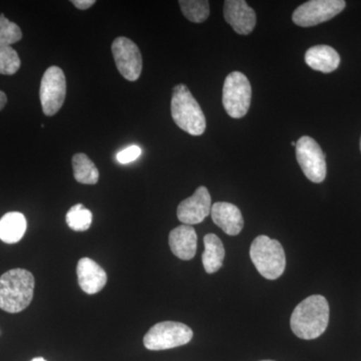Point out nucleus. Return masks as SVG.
<instances>
[{"instance_id": "10", "label": "nucleus", "mask_w": 361, "mask_h": 361, "mask_svg": "<svg viewBox=\"0 0 361 361\" xmlns=\"http://www.w3.org/2000/svg\"><path fill=\"white\" fill-rule=\"evenodd\" d=\"M111 52L118 73L130 82L139 80L142 70V58L137 45L128 37H118L111 44Z\"/></svg>"}, {"instance_id": "13", "label": "nucleus", "mask_w": 361, "mask_h": 361, "mask_svg": "<svg viewBox=\"0 0 361 361\" xmlns=\"http://www.w3.org/2000/svg\"><path fill=\"white\" fill-rule=\"evenodd\" d=\"M78 281L82 290L96 294L103 290L108 281L106 271L90 258H82L78 263Z\"/></svg>"}, {"instance_id": "19", "label": "nucleus", "mask_w": 361, "mask_h": 361, "mask_svg": "<svg viewBox=\"0 0 361 361\" xmlns=\"http://www.w3.org/2000/svg\"><path fill=\"white\" fill-rule=\"evenodd\" d=\"M73 177L77 182L85 185H96L99 182V170L94 161L85 154L78 153L73 157Z\"/></svg>"}, {"instance_id": "18", "label": "nucleus", "mask_w": 361, "mask_h": 361, "mask_svg": "<svg viewBox=\"0 0 361 361\" xmlns=\"http://www.w3.org/2000/svg\"><path fill=\"white\" fill-rule=\"evenodd\" d=\"M25 231L26 219L23 214L9 212L0 219V240L4 243H18Z\"/></svg>"}, {"instance_id": "9", "label": "nucleus", "mask_w": 361, "mask_h": 361, "mask_svg": "<svg viewBox=\"0 0 361 361\" xmlns=\"http://www.w3.org/2000/svg\"><path fill=\"white\" fill-rule=\"evenodd\" d=\"M345 6L344 0H310L297 7L292 20L301 27H310L336 18Z\"/></svg>"}, {"instance_id": "26", "label": "nucleus", "mask_w": 361, "mask_h": 361, "mask_svg": "<svg viewBox=\"0 0 361 361\" xmlns=\"http://www.w3.org/2000/svg\"><path fill=\"white\" fill-rule=\"evenodd\" d=\"M7 104V97L6 92L0 90V111L4 110V106H6Z\"/></svg>"}, {"instance_id": "8", "label": "nucleus", "mask_w": 361, "mask_h": 361, "mask_svg": "<svg viewBox=\"0 0 361 361\" xmlns=\"http://www.w3.org/2000/svg\"><path fill=\"white\" fill-rule=\"evenodd\" d=\"M66 96L65 73L59 66H49L42 75L39 89L40 104L44 115L52 116L58 114L65 103Z\"/></svg>"}, {"instance_id": "12", "label": "nucleus", "mask_w": 361, "mask_h": 361, "mask_svg": "<svg viewBox=\"0 0 361 361\" xmlns=\"http://www.w3.org/2000/svg\"><path fill=\"white\" fill-rule=\"evenodd\" d=\"M225 20L238 35H248L256 25V13L244 0H226Z\"/></svg>"}, {"instance_id": "22", "label": "nucleus", "mask_w": 361, "mask_h": 361, "mask_svg": "<svg viewBox=\"0 0 361 361\" xmlns=\"http://www.w3.org/2000/svg\"><path fill=\"white\" fill-rule=\"evenodd\" d=\"M23 39L20 26L0 14V47H11Z\"/></svg>"}, {"instance_id": "3", "label": "nucleus", "mask_w": 361, "mask_h": 361, "mask_svg": "<svg viewBox=\"0 0 361 361\" xmlns=\"http://www.w3.org/2000/svg\"><path fill=\"white\" fill-rule=\"evenodd\" d=\"M171 114L176 125L188 134L201 135L205 132V115L186 85L173 89Z\"/></svg>"}, {"instance_id": "2", "label": "nucleus", "mask_w": 361, "mask_h": 361, "mask_svg": "<svg viewBox=\"0 0 361 361\" xmlns=\"http://www.w3.org/2000/svg\"><path fill=\"white\" fill-rule=\"evenodd\" d=\"M35 280L28 270L16 268L0 277V310L8 313L21 312L33 298Z\"/></svg>"}, {"instance_id": "28", "label": "nucleus", "mask_w": 361, "mask_h": 361, "mask_svg": "<svg viewBox=\"0 0 361 361\" xmlns=\"http://www.w3.org/2000/svg\"><path fill=\"white\" fill-rule=\"evenodd\" d=\"M292 146L296 147V142H291Z\"/></svg>"}, {"instance_id": "24", "label": "nucleus", "mask_w": 361, "mask_h": 361, "mask_svg": "<svg viewBox=\"0 0 361 361\" xmlns=\"http://www.w3.org/2000/svg\"><path fill=\"white\" fill-rule=\"evenodd\" d=\"M142 149L137 146H130L129 148H126L121 151L116 156V159L121 164H129L130 161H134L141 156Z\"/></svg>"}, {"instance_id": "16", "label": "nucleus", "mask_w": 361, "mask_h": 361, "mask_svg": "<svg viewBox=\"0 0 361 361\" xmlns=\"http://www.w3.org/2000/svg\"><path fill=\"white\" fill-rule=\"evenodd\" d=\"M305 63L312 70L330 73L341 65V56L329 45H315L306 51Z\"/></svg>"}, {"instance_id": "6", "label": "nucleus", "mask_w": 361, "mask_h": 361, "mask_svg": "<svg viewBox=\"0 0 361 361\" xmlns=\"http://www.w3.org/2000/svg\"><path fill=\"white\" fill-rule=\"evenodd\" d=\"M250 82L244 73L233 71L223 85V106L233 118H241L248 113L251 104Z\"/></svg>"}, {"instance_id": "5", "label": "nucleus", "mask_w": 361, "mask_h": 361, "mask_svg": "<svg viewBox=\"0 0 361 361\" xmlns=\"http://www.w3.org/2000/svg\"><path fill=\"white\" fill-rule=\"evenodd\" d=\"M193 331L184 323L163 322L157 323L144 337L145 348L149 350H166L189 343Z\"/></svg>"}, {"instance_id": "20", "label": "nucleus", "mask_w": 361, "mask_h": 361, "mask_svg": "<svg viewBox=\"0 0 361 361\" xmlns=\"http://www.w3.org/2000/svg\"><path fill=\"white\" fill-rule=\"evenodd\" d=\"M180 11L188 20L202 23L210 16V4L206 0H180Z\"/></svg>"}, {"instance_id": "27", "label": "nucleus", "mask_w": 361, "mask_h": 361, "mask_svg": "<svg viewBox=\"0 0 361 361\" xmlns=\"http://www.w3.org/2000/svg\"><path fill=\"white\" fill-rule=\"evenodd\" d=\"M32 361H47V360H44V358H42V357H37V358H33V360Z\"/></svg>"}, {"instance_id": "14", "label": "nucleus", "mask_w": 361, "mask_h": 361, "mask_svg": "<svg viewBox=\"0 0 361 361\" xmlns=\"http://www.w3.org/2000/svg\"><path fill=\"white\" fill-rule=\"evenodd\" d=\"M213 222L229 235L236 236L243 229L244 220L238 207L227 202H217L211 209Z\"/></svg>"}, {"instance_id": "7", "label": "nucleus", "mask_w": 361, "mask_h": 361, "mask_svg": "<svg viewBox=\"0 0 361 361\" xmlns=\"http://www.w3.org/2000/svg\"><path fill=\"white\" fill-rule=\"evenodd\" d=\"M295 151L297 161L305 177L316 184L322 183L326 178V160L318 142L303 135L297 141Z\"/></svg>"}, {"instance_id": "11", "label": "nucleus", "mask_w": 361, "mask_h": 361, "mask_svg": "<svg viewBox=\"0 0 361 361\" xmlns=\"http://www.w3.org/2000/svg\"><path fill=\"white\" fill-rule=\"evenodd\" d=\"M211 209L212 202L210 193L206 187L201 186L191 197L180 202L177 209L178 219L184 225L199 224L211 214Z\"/></svg>"}, {"instance_id": "4", "label": "nucleus", "mask_w": 361, "mask_h": 361, "mask_svg": "<svg viewBox=\"0 0 361 361\" xmlns=\"http://www.w3.org/2000/svg\"><path fill=\"white\" fill-rule=\"evenodd\" d=\"M250 258L258 272L268 280H276L284 273L286 256L279 241L261 235L252 242Z\"/></svg>"}, {"instance_id": "17", "label": "nucleus", "mask_w": 361, "mask_h": 361, "mask_svg": "<svg viewBox=\"0 0 361 361\" xmlns=\"http://www.w3.org/2000/svg\"><path fill=\"white\" fill-rule=\"evenodd\" d=\"M205 251L202 255V262L208 274L217 272L222 267L225 258V248L219 237L215 234H207L204 237Z\"/></svg>"}, {"instance_id": "1", "label": "nucleus", "mask_w": 361, "mask_h": 361, "mask_svg": "<svg viewBox=\"0 0 361 361\" xmlns=\"http://www.w3.org/2000/svg\"><path fill=\"white\" fill-rule=\"evenodd\" d=\"M329 322V305L322 295H312L298 304L291 315L292 331L298 338L311 341L324 334Z\"/></svg>"}, {"instance_id": "21", "label": "nucleus", "mask_w": 361, "mask_h": 361, "mask_svg": "<svg viewBox=\"0 0 361 361\" xmlns=\"http://www.w3.org/2000/svg\"><path fill=\"white\" fill-rule=\"evenodd\" d=\"M66 221L73 231H85L92 225V214L82 204H77L66 213Z\"/></svg>"}, {"instance_id": "29", "label": "nucleus", "mask_w": 361, "mask_h": 361, "mask_svg": "<svg viewBox=\"0 0 361 361\" xmlns=\"http://www.w3.org/2000/svg\"><path fill=\"white\" fill-rule=\"evenodd\" d=\"M261 361H274V360H261Z\"/></svg>"}, {"instance_id": "25", "label": "nucleus", "mask_w": 361, "mask_h": 361, "mask_svg": "<svg viewBox=\"0 0 361 361\" xmlns=\"http://www.w3.org/2000/svg\"><path fill=\"white\" fill-rule=\"evenodd\" d=\"M71 4L80 11H87V9L94 6L96 1L94 0H73Z\"/></svg>"}, {"instance_id": "30", "label": "nucleus", "mask_w": 361, "mask_h": 361, "mask_svg": "<svg viewBox=\"0 0 361 361\" xmlns=\"http://www.w3.org/2000/svg\"><path fill=\"white\" fill-rule=\"evenodd\" d=\"M360 152H361V139H360Z\"/></svg>"}, {"instance_id": "23", "label": "nucleus", "mask_w": 361, "mask_h": 361, "mask_svg": "<svg viewBox=\"0 0 361 361\" xmlns=\"http://www.w3.org/2000/svg\"><path fill=\"white\" fill-rule=\"evenodd\" d=\"M20 56L11 47H0V75H13L20 68Z\"/></svg>"}, {"instance_id": "15", "label": "nucleus", "mask_w": 361, "mask_h": 361, "mask_svg": "<svg viewBox=\"0 0 361 361\" xmlns=\"http://www.w3.org/2000/svg\"><path fill=\"white\" fill-rule=\"evenodd\" d=\"M169 245L180 260H191L196 255L197 233L192 226L180 225L169 235Z\"/></svg>"}]
</instances>
